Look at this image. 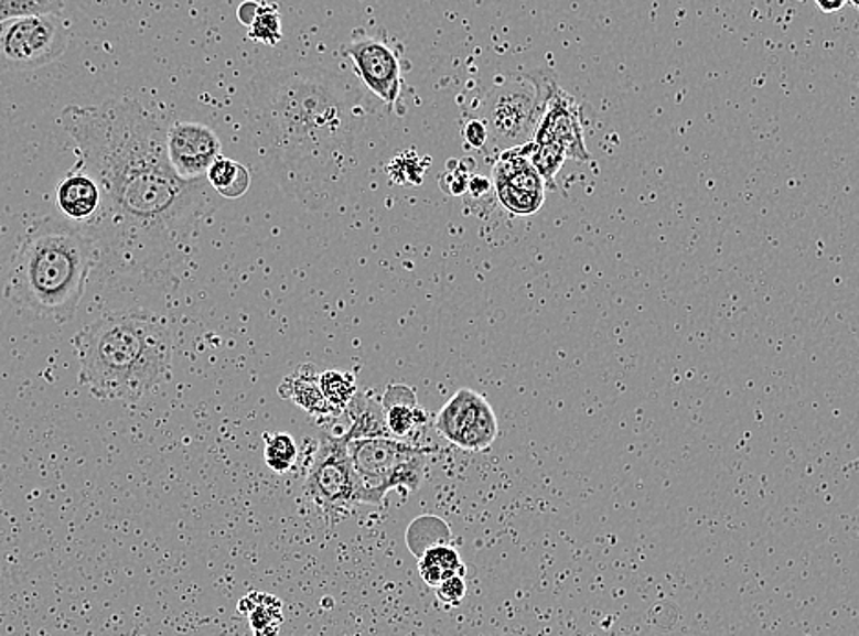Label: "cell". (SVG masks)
<instances>
[{
  "label": "cell",
  "mask_w": 859,
  "mask_h": 636,
  "mask_svg": "<svg viewBox=\"0 0 859 636\" xmlns=\"http://www.w3.org/2000/svg\"><path fill=\"white\" fill-rule=\"evenodd\" d=\"M76 143L77 163L99 184L93 223L98 245L157 248L185 239L206 213L212 185L185 180L168 159L169 123L136 99L71 105L57 118Z\"/></svg>",
  "instance_id": "1"
},
{
  "label": "cell",
  "mask_w": 859,
  "mask_h": 636,
  "mask_svg": "<svg viewBox=\"0 0 859 636\" xmlns=\"http://www.w3.org/2000/svg\"><path fill=\"white\" fill-rule=\"evenodd\" d=\"M373 104L321 68L266 72L251 83V123L266 169L301 198H323L351 176Z\"/></svg>",
  "instance_id": "2"
},
{
  "label": "cell",
  "mask_w": 859,
  "mask_h": 636,
  "mask_svg": "<svg viewBox=\"0 0 859 636\" xmlns=\"http://www.w3.org/2000/svg\"><path fill=\"white\" fill-rule=\"evenodd\" d=\"M79 384L101 402H138L171 378L173 336L152 312H108L74 337Z\"/></svg>",
  "instance_id": "3"
},
{
  "label": "cell",
  "mask_w": 859,
  "mask_h": 636,
  "mask_svg": "<svg viewBox=\"0 0 859 636\" xmlns=\"http://www.w3.org/2000/svg\"><path fill=\"white\" fill-rule=\"evenodd\" d=\"M98 254V239L87 224L63 215L43 218L17 248L6 298L44 320L66 323L82 303Z\"/></svg>",
  "instance_id": "4"
},
{
  "label": "cell",
  "mask_w": 859,
  "mask_h": 636,
  "mask_svg": "<svg viewBox=\"0 0 859 636\" xmlns=\"http://www.w3.org/2000/svg\"><path fill=\"white\" fill-rule=\"evenodd\" d=\"M429 453L428 448L411 446L395 436L348 441L362 505H382L390 489L415 494L422 484Z\"/></svg>",
  "instance_id": "5"
},
{
  "label": "cell",
  "mask_w": 859,
  "mask_h": 636,
  "mask_svg": "<svg viewBox=\"0 0 859 636\" xmlns=\"http://www.w3.org/2000/svg\"><path fill=\"white\" fill-rule=\"evenodd\" d=\"M545 105V76L534 72L525 77L498 82L487 93L484 116L490 137L504 148L530 142Z\"/></svg>",
  "instance_id": "6"
},
{
  "label": "cell",
  "mask_w": 859,
  "mask_h": 636,
  "mask_svg": "<svg viewBox=\"0 0 859 636\" xmlns=\"http://www.w3.org/2000/svg\"><path fill=\"white\" fill-rule=\"evenodd\" d=\"M304 489L329 525L345 521L359 500V481L343 435H326L315 448Z\"/></svg>",
  "instance_id": "7"
},
{
  "label": "cell",
  "mask_w": 859,
  "mask_h": 636,
  "mask_svg": "<svg viewBox=\"0 0 859 636\" xmlns=\"http://www.w3.org/2000/svg\"><path fill=\"white\" fill-rule=\"evenodd\" d=\"M71 43L61 13L0 22V71H37L60 60Z\"/></svg>",
  "instance_id": "8"
},
{
  "label": "cell",
  "mask_w": 859,
  "mask_h": 636,
  "mask_svg": "<svg viewBox=\"0 0 859 636\" xmlns=\"http://www.w3.org/2000/svg\"><path fill=\"white\" fill-rule=\"evenodd\" d=\"M437 431L465 452H486L498 435L497 417L486 398L460 389L438 413Z\"/></svg>",
  "instance_id": "9"
},
{
  "label": "cell",
  "mask_w": 859,
  "mask_h": 636,
  "mask_svg": "<svg viewBox=\"0 0 859 636\" xmlns=\"http://www.w3.org/2000/svg\"><path fill=\"white\" fill-rule=\"evenodd\" d=\"M531 142L557 143L565 149L567 159L590 162L581 127V109L570 94L559 88L550 74L545 76V105Z\"/></svg>",
  "instance_id": "10"
},
{
  "label": "cell",
  "mask_w": 859,
  "mask_h": 636,
  "mask_svg": "<svg viewBox=\"0 0 859 636\" xmlns=\"http://www.w3.org/2000/svg\"><path fill=\"white\" fill-rule=\"evenodd\" d=\"M493 187L509 213L528 217L545 204L546 185L531 165L525 145L509 148L493 165Z\"/></svg>",
  "instance_id": "11"
},
{
  "label": "cell",
  "mask_w": 859,
  "mask_h": 636,
  "mask_svg": "<svg viewBox=\"0 0 859 636\" xmlns=\"http://www.w3.org/2000/svg\"><path fill=\"white\" fill-rule=\"evenodd\" d=\"M168 159L176 174L185 180L206 179L207 169L222 157L221 140L206 123L173 121L165 137Z\"/></svg>",
  "instance_id": "12"
},
{
  "label": "cell",
  "mask_w": 859,
  "mask_h": 636,
  "mask_svg": "<svg viewBox=\"0 0 859 636\" xmlns=\"http://www.w3.org/2000/svg\"><path fill=\"white\" fill-rule=\"evenodd\" d=\"M346 54L363 85L389 109H395L401 94V65L395 50L378 39H354Z\"/></svg>",
  "instance_id": "13"
},
{
  "label": "cell",
  "mask_w": 859,
  "mask_h": 636,
  "mask_svg": "<svg viewBox=\"0 0 859 636\" xmlns=\"http://www.w3.org/2000/svg\"><path fill=\"white\" fill-rule=\"evenodd\" d=\"M101 190L96 180L76 163L55 190V204L63 217L72 223L90 224L101 209Z\"/></svg>",
  "instance_id": "14"
},
{
  "label": "cell",
  "mask_w": 859,
  "mask_h": 636,
  "mask_svg": "<svg viewBox=\"0 0 859 636\" xmlns=\"http://www.w3.org/2000/svg\"><path fill=\"white\" fill-rule=\"evenodd\" d=\"M320 375L315 365H301L292 376L282 381L279 395L298 403L299 408H303L312 417H334L321 391Z\"/></svg>",
  "instance_id": "15"
},
{
  "label": "cell",
  "mask_w": 859,
  "mask_h": 636,
  "mask_svg": "<svg viewBox=\"0 0 859 636\" xmlns=\"http://www.w3.org/2000/svg\"><path fill=\"white\" fill-rule=\"evenodd\" d=\"M385 424L390 436L400 439L411 433L417 425L426 422V413L417 406V397L411 387L390 386L385 392L384 402Z\"/></svg>",
  "instance_id": "16"
},
{
  "label": "cell",
  "mask_w": 859,
  "mask_h": 636,
  "mask_svg": "<svg viewBox=\"0 0 859 636\" xmlns=\"http://www.w3.org/2000/svg\"><path fill=\"white\" fill-rule=\"evenodd\" d=\"M343 414H348V419H351V425L343 435L346 441L390 436L387 424H385L384 406L382 402L368 398V395L356 392Z\"/></svg>",
  "instance_id": "17"
},
{
  "label": "cell",
  "mask_w": 859,
  "mask_h": 636,
  "mask_svg": "<svg viewBox=\"0 0 859 636\" xmlns=\"http://www.w3.org/2000/svg\"><path fill=\"white\" fill-rule=\"evenodd\" d=\"M418 571L429 588H437L443 580L457 574L465 576V565L451 545H432L426 549L418 561Z\"/></svg>",
  "instance_id": "18"
},
{
  "label": "cell",
  "mask_w": 859,
  "mask_h": 636,
  "mask_svg": "<svg viewBox=\"0 0 859 636\" xmlns=\"http://www.w3.org/2000/svg\"><path fill=\"white\" fill-rule=\"evenodd\" d=\"M207 184L224 198H240L251 185L249 171L243 163L218 157L206 173Z\"/></svg>",
  "instance_id": "19"
},
{
  "label": "cell",
  "mask_w": 859,
  "mask_h": 636,
  "mask_svg": "<svg viewBox=\"0 0 859 636\" xmlns=\"http://www.w3.org/2000/svg\"><path fill=\"white\" fill-rule=\"evenodd\" d=\"M282 605L268 594L251 593L240 602V611L249 616V626L259 635L279 632L282 624Z\"/></svg>",
  "instance_id": "20"
},
{
  "label": "cell",
  "mask_w": 859,
  "mask_h": 636,
  "mask_svg": "<svg viewBox=\"0 0 859 636\" xmlns=\"http://www.w3.org/2000/svg\"><path fill=\"white\" fill-rule=\"evenodd\" d=\"M321 391L334 417H341L357 392L356 378L346 370H324L320 375Z\"/></svg>",
  "instance_id": "21"
},
{
  "label": "cell",
  "mask_w": 859,
  "mask_h": 636,
  "mask_svg": "<svg viewBox=\"0 0 859 636\" xmlns=\"http://www.w3.org/2000/svg\"><path fill=\"white\" fill-rule=\"evenodd\" d=\"M298 444L288 433L265 435V463L276 474H287L298 461Z\"/></svg>",
  "instance_id": "22"
},
{
  "label": "cell",
  "mask_w": 859,
  "mask_h": 636,
  "mask_svg": "<svg viewBox=\"0 0 859 636\" xmlns=\"http://www.w3.org/2000/svg\"><path fill=\"white\" fill-rule=\"evenodd\" d=\"M65 0H0V22L21 17L61 13Z\"/></svg>",
  "instance_id": "23"
},
{
  "label": "cell",
  "mask_w": 859,
  "mask_h": 636,
  "mask_svg": "<svg viewBox=\"0 0 859 636\" xmlns=\"http://www.w3.org/2000/svg\"><path fill=\"white\" fill-rule=\"evenodd\" d=\"M249 37L268 46H273L281 41V17L276 4H260L259 13L249 24Z\"/></svg>",
  "instance_id": "24"
},
{
  "label": "cell",
  "mask_w": 859,
  "mask_h": 636,
  "mask_svg": "<svg viewBox=\"0 0 859 636\" xmlns=\"http://www.w3.org/2000/svg\"><path fill=\"white\" fill-rule=\"evenodd\" d=\"M426 163L428 160H422L417 153L407 151V153L398 154L395 159L390 160L387 165V174L395 184L400 185H420L422 184L423 173H426Z\"/></svg>",
  "instance_id": "25"
},
{
  "label": "cell",
  "mask_w": 859,
  "mask_h": 636,
  "mask_svg": "<svg viewBox=\"0 0 859 636\" xmlns=\"http://www.w3.org/2000/svg\"><path fill=\"white\" fill-rule=\"evenodd\" d=\"M434 589H437V599L443 605H448V607H457L465 599V593H468L464 576H460V574L443 580Z\"/></svg>",
  "instance_id": "26"
},
{
  "label": "cell",
  "mask_w": 859,
  "mask_h": 636,
  "mask_svg": "<svg viewBox=\"0 0 859 636\" xmlns=\"http://www.w3.org/2000/svg\"><path fill=\"white\" fill-rule=\"evenodd\" d=\"M470 179L471 176L468 171H464V168H451L440 180H442L443 191H448L451 195H462L464 191H468Z\"/></svg>",
  "instance_id": "27"
},
{
  "label": "cell",
  "mask_w": 859,
  "mask_h": 636,
  "mask_svg": "<svg viewBox=\"0 0 859 636\" xmlns=\"http://www.w3.org/2000/svg\"><path fill=\"white\" fill-rule=\"evenodd\" d=\"M464 138L468 145L473 149H482L490 140V132H487L486 123L484 120H470L464 126Z\"/></svg>",
  "instance_id": "28"
},
{
  "label": "cell",
  "mask_w": 859,
  "mask_h": 636,
  "mask_svg": "<svg viewBox=\"0 0 859 636\" xmlns=\"http://www.w3.org/2000/svg\"><path fill=\"white\" fill-rule=\"evenodd\" d=\"M259 2H255V0H246V2H243V4L238 6V21L243 22V24H246V26H249V24L254 22L255 17H257V13H259Z\"/></svg>",
  "instance_id": "29"
},
{
  "label": "cell",
  "mask_w": 859,
  "mask_h": 636,
  "mask_svg": "<svg viewBox=\"0 0 859 636\" xmlns=\"http://www.w3.org/2000/svg\"><path fill=\"white\" fill-rule=\"evenodd\" d=\"M490 190H492V182L484 176H471L470 182H468V191L476 198L486 195Z\"/></svg>",
  "instance_id": "30"
},
{
  "label": "cell",
  "mask_w": 859,
  "mask_h": 636,
  "mask_svg": "<svg viewBox=\"0 0 859 636\" xmlns=\"http://www.w3.org/2000/svg\"><path fill=\"white\" fill-rule=\"evenodd\" d=\"M845 2H847V0H816L817 8H819L823 13H836V11L844 8Z\"/></svg>",
  "instance_id": "31"
},
{
  "label": "cell",
  "mask_w": 859,
  "mask_h": 636,
  "mask_svg": "<svg viewBox=\"0 0 859 636\" xmlns=\"http://www.w3.org/2000/svg\"><path fill=\"white\" fill-rule=\"evenodd\" d=\"M850 4L855 6V8H858L859 0H850Z\"/></svg>",
  "instance_id": "32"
}]
</instances>
